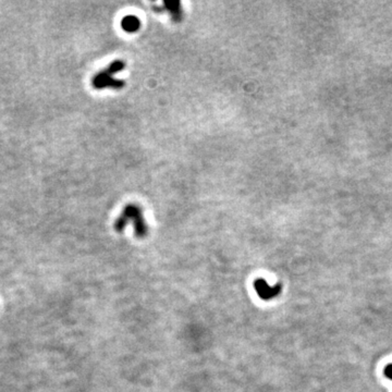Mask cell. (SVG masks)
<instances>
[{"label":"cell","mask_w":392,"mask_h":392,"mask_svg":"<svg viewBox=\"0 0 392 392\" xmlns=\"http://www.w3.org/2000/svg\"><path fill=\"white\" fill-rule=\"evenodd\" d=\"M129 222L133 223L135 236L137 238L143 239L147 236L148 227L143 216V210L135 204H130L124 207L122 213L115 222V229L118 232H122Z\"/></svg>","instance_id":"6da1fadb"},{"label":"cell","mask_w":392,"mask_h":392,"mask_svg":"<svg viewBox=\"0 0 392 392\" xmlns=\"http://www.w3.org/2000/svg\"><path fill=\"white\" fill-rule=\"evenodd\" d=\"M141 20L136 15H126L121 21V27L128 33H135L141 29Z\"/></svg>","instance_id":"5b68a950"},{"label":"cell","mask_w":392,"mask_h":392,"mask_svg":"<svg viewBox=\"0 0 392 392\" xmlns=\"http://www.w3.org/2000/svg\"><path fill=\"white\" fill-rule=\"evenodd\" d=\"M164 10L171 15L172 21L180 22L183 17V10L180 2L168 0L164 3Z\"/></svg>","instance_id":"277c9868"},{"label":"cell","mask_w":392,"mask_h":392,"mask_svg":"<svg viewBox=\"0 0 392 392\" xmlns=\"http://www.w3.org/2000/svg\"><path fill=\"white\" fill-rule=\"evenodd\" d=\"M254 288L258 296L261 298V300H265V301L273 300V298H275L277 295L280 294V292H281V284H276L272 287L261 278L257 279L254 282Z\"/></svg>","instance_id":"3957f363"},{"label":"cell","mask_w":392,"mask_h":392,"mask_svg":"<svg viewBox=\"0 0 392 392\" xmlns=\"http://www.w3.org/2000/svg\"><path fill=\"white\" fill-rule=\"evenodd\" d=\"M126 68V62L123 60H115L111 62L106 69L98 72L92 80V85L97 90L105 87H111L115 90L122 88L126 83L122 80L115 79V74L121 72Z\"/></svg>","instance_id":"7a4b0ae2"},{"label":"cell","mask_w":392,"mask_h":392,"mask_svg":"<svg viewBox=\"0 0 392 392\" xmlns=\"http://www.w3.org/2000/svg\"><path fill=\"white\" fill-rule=\"evenodd\" d=\"M384 374L387 378L392 380V364H388V365L384 369Z\"/></svg>","instance_id":"8992f818"}]
</instances>
